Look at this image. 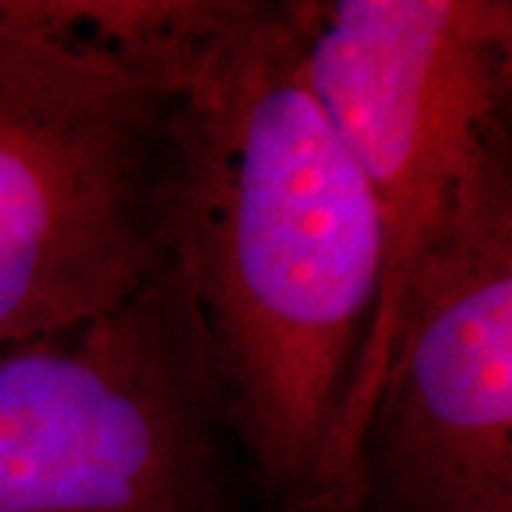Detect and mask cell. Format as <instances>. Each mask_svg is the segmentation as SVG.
Here are the masks:
<instances>
[{"mask_svg": "<svg viewBox=\"0 0 512 512\" xmlns=\"http://www.w3.org/2000/svg\"><path fill=\"white\" fill-rule=\"evenodd\" d=\"M177 237L220 359L237 450L296 512L328 450L382 288L365 174L313 92L291 3H185Z\"/></svg>", "mask_w": 512, "mask_h": 512, "instance_id": "obj_1", "label": "cell"}, {"mask_svg": "<svg viewBox=\"0 0 512 512\" xmlns=\"http://www.w3.org/2000/svg\"><path fill=\"white\" fill-rule=\"evenodd\" d=\"M171 3L0 0V348L123 308L174 262Z\"/></svg>", "mask_w": 512, "mask_h": 512, "instance_id": "obj_2", "label": "cell"}, {"mask_svg": "<svg viewBox=\"0 0 512 512\" xmlns=\"http://www.w3.org/2000/svg\"><path fill=\"white\" fill-rule=\"evenodd\" d=\"M291 6L308 80L362 168L382 228L379 302L330 439L319 507L350 510L404 288L478 160L510 137L512 9L498 0Z\"/></svg>", "mask_w": 512, "mask_h": 512, "instance_id": "obj_3", "label": "cell"}, {"mask_svg": "<svg viewBox=\"0 0 512 512\" xmlns=\"http://www.w3.org/2000/svg\"><path fill=\"white\" fill-rule=\"evenodd\" d=\"M234 447L177 256L123 308L0 348V512H217Z\"/></svg>", "mask_w": 512, "mask_h": 512, "instance_id": "obj_4", "label": "cell"}, {"mask_svg": "<svg viewBox=\"0 0 512 512\" xmlns=\"http://www.w3.org/2000/svg\"><path fill=\"white\" fill-rule=\"evenodd\" d=\"M510 137L478 160L404 288L353 464V510L510 512Z\"/></svg>", "mask_w": 512, "mask_h": 512, "instance_id": "obj_5", "label": "cell"}, {"mask_svg": "<svg viewBox=\"0 0 512 512\" xmlns=\"http://www.w3.org/2000/svg\"><path fill=\"white\" fill-rule=\"evenodd\" d=\"M325 512H359V510H325Z\"/></svg>", "mask_w": 512, "mask_h": 512, "instance_id": "obj_6", "label": "cell"}]
</instances>
